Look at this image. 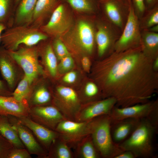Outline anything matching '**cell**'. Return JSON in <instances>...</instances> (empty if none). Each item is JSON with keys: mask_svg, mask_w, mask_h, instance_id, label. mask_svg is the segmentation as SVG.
<instances>
[{"mask_svg": "<svg viewBox=\"0 0 158 158\" xmlns=\"http://www.w3.org/2000/svg\"><path fill=\"white\" fill-rule=\"evenodd\" d=\"M111 120L109 114L94 119L90 134L93 142L101 157L114 158L123 151L113 140L111 132Z\"/></svg>", "mask_w": 158, "mask_h": 158, "instance_id": "obj_4", "label": "cell"}, {"mask_svg": "<svg viewBox=\"0 0 158 158\" xmlns=\"http://www.w3.org/2000/svg\"><path fill=\"white\" fill-rule=\"evenodd\" d=\"M67 143L59 136L52 143L46 158H73L74 152Z\"/></svg>", "mask_w": 158, "mask_h": 158, "instance_id": "obj_23", "label": "cell"}, {"mask_svg": "<svg viewBox=\"0 0 158 158\" xmlns=\"http://www.w3.org/2000/svg\"><path fill=\"white\" fill-rule=\"evenodd\" d=\"M56 3V0H37L32 20L36 22L42 19L53 10Z\"/></svg>", "mask_w": 158, "mask_h": 158, "instance_id": "obj_26", "label": "cell"}, {"mask_svg": "<svg viewBox=\"0 0 158 158\" xmlns=\"http://www.w3.org/2000/svg\"><path fill=\"white\" fill-rule=\"evenodd\" d=\"M43 57L49 73L52 76H55L58 70L57 58L51 45H48L46 47Z\"/></svg>", "mask_w": 158, "mask_h": 158, "instance_id": "obj_28", "label": "cell"}, {"mask_svg": "<svg viewBox=\"0 0 158 158\" xmlns=\"http://www.w3.org/2000/svg\"><path fill=\"white\" fill-rule=\"evenodd\" d=\"M0 133L14 147L25 148L7 116L0 115Z\"/></svg>", "mask_w": 158, "mask_h": 158, "instance_id": "obj_21", "label": "cell"}, {"mask_svg": "<svg viewBox=\"0 0 158 158\" xmlns=\"http://www.w3.org/2000/svg\"><path fill=\"white\" fill-rule=\"evenodd\" d=\"M14 0H0V22L4 24Z\"/></svg>", "mask_w": 158, "mask_h": 158, "instance_id": "obj_32", "label": "cell"}, {"mask_svg": "<svg viewBox=\"0 0 158 158\" xmlns=\"http://www.w3.org/2000/svg\"><path fill=\"white\" fill-rule=\"evenodd\" d=\"M133 4L137 11L140 13H143L145 8L144 0H133Z\"/></svg>", "mask_w": 158, "mask_h": 158, "instance_id": "obj_38", "label": "cell"}, {"mask_svg": "<svg viewBox=\"0 0 158 158\" xmlns=\"http://www.w3.org/2000/svg\"><path fill=\"white\" fill-rule=\"evenodd\" d=\"M72 20L64 6L60 4L54 10L48 22L42 28L45 33L53 36H61L72 26Z\"/></svg>", "mask_w": 158, "mask_h": 158, "instance_id": "obj_13", "label": "cell"}, {"mask_svg": "<svg viewBox=\"0 0 158 158\" xmlns=\"http://www.w3.org/2000/svg\"><path fill=\"white\" fill-rule=\"evenodd\" d=\"M151 32H158V25H154L151 27Z\"/></svg>", "mask_w": 158, "mask_h": 158, "instance_id": "obj_46", "label": "cell"}, {"mask_svg": "<svg viewBox=\"0 0 158 158\" xmlns=\"http://www.w3.org/2000/svg\"><path fill=\"white\" fill-rule=\"evenodd\" d=\"M141 45L114 51L97 62L92 77L103 99L112 97L116 106L124 107L150 101L158 89V73Z\"/></svg>", "mask_w": 158, "mask_h": 158, "instance_id": "obj_1", "label": "cell"}, {"mask_svg": "<svg viewBox=\"0 0 158 158\" xmlns=\"http://www.w3.org/2000/svg\"><path fill=\"white\" fill-rule=\"evenodd\" d=\"M142 51L148 58L153 61L158 56V34L152 32H144L141 39Z\"/></svg>", "mask_w": 158, "mask_h": 158, "instance_id": "obj_19", "label": "cell"}, {"mask_svg": "<svg viewBox=\"0 0 158 158\" xmlns=\"http://www.w3.org/2000/svg\"><path fill=\"white\" fill-rule=\"evenodd\" d=\"M6 27L4 24L0 22V42L1 40V36L2 32L6 29Z\"/></svg>", "mask_w": 158, "mask_h": 158, "instance_id": "obj_44", "label": "cell"}, {"mask_svg": "<svg viewBox=\"0 0 158 158\" xmlns=\"http://www.w3.org/2000/svg\"><path fill=\"white\" fill-rule=\"evenodd\" d=\"M157 0H144L145 3V2L147 5L150 6L154 4Z\"/></svg>", "mask_w": 158, "mask_h": 158, "instance_id": "obj_45", "label": "cell"}, {"mask_svg": "<svg viewBox=\"0 0 158 158\" xmlns=\"http://www.w3.org/2000/svg\"><path fill=\"white\" fill-rule=\"evenodd\" d=\"M157 128L158 125L149 119H141L131 135L119 146L123 151L131 152L136 158L152 157L153 139Z\"/></svg>", "mask_w": 158, "mask_h": 158, "instance_id": "obj_2", "label": "cell"}, {"mask_svg": "<svg viewBox=\"0 0 158 158\" xmlns=\"http://www.w3.org/2000/svg\"><path fill=\"white\" fill-rule=\"evenodd\" d=\"M30 107L27 101L18 100L11 96L0 95V115L20 118L28 116Z\"/></svg>", "mask_w": 158, "mask_h": 158, "instance_id": "obj_16", "label": "cell"}, {"mask_svg": "<svg viewBox=\"0 0 158 158\" xmlns=\"http://www.w3.org/2000/svg\"><path fill=\"white\" fill-rule=\"evenodd\" d=\"M110 34L104 26H98L95 34V40L97 45L98 55L100 57L104 55L111 45V39Z\"/></svg>", "mask_w": 158, "mask_h": 158, "instance_id": "obj_24", "label": "cell"}, {"mask_svg": "<svg viewBox=\"0 0 158 158\" xmlns=\"http://www.w3.org/2000/svg\"><path fill=\"white\" fill-rule=\"evenodd\" d=\"M153 67L154 70L157 72L158 71V56L156 58L153 62Z\"/></svg>", "mask_w": 158, "mask_h": 158, "instance_id": "obj_42", "label": "cell"}, {"mask_svg": "<svg viewBox=\"0 0 158 158\" xmlns=\"http://www.w3.org/2000/svg\"><path fill=\"white\" fill-rule=\"evenodd\" d=\"M94 119L82 122L64 119L58 124L55 130L59 133L60 138L74 149L81 140L91 134Z\"/></svg>", "mask_w": 158, "mask_h": 158, "instance_id": "obj_7", "label": "cell"}, {"mask_svg": "<svg viewBox=\"0 0 158 158\" xmlns=\"http://www.w3.org/2000/svg\"><path fill=\"white\" fill-rule=\"evenodd\" d=\"M158 23V11L157 10L154 11L148 18L146 23L147 27H151L157 25Z\"/></svg>", "mask_w": 158, "mask_h": 158, "instance_id": "obj_36", "label": "cell"}, {"mask_svg": "<svg viewBox=\"0 0 158 158\" xmlns=\"http://www.w3.org/2000/svg\"><path fill=\"white\" fill-rule=\"evenodd\" d=\"M8 54L23 69L25 76L31 84L42 72L36 49L32 47L22 48L17 50L7 51Z\"/></svg>", "mask_w": 158, "mask_h": 158, "instance_id": "obj_9", "label": "cell"}, {"mask_svg": "<svg viewBox=\"0 0 158 158\" xmlns=\"http://www.w3.org/2000/svg\"><path fill=\"white\" fill-rule=\"evenodd\" d=\"M82 67L86 72H90L91 69V61L89 58L86 56H83L82 59Z\"/></svg>", "mask_w": 158, "mask_h": 158, "instance_id": "obj_39", "label": "cell"}, {"mask_svg": "<svg viewBox=\"0 0 158 158\" xmlns=\"http://www.w3.org/2000/svg\"><path fill=\"white\" fill-rule=\"evenodd\" d=\"M31 154L25 148L15 147L10 152L7 158H31Z\"/></svg>", "mask_w": 158, "mask_h": 158, "instance_id": "obj_35", "label": "cell"}, {"mask_svg": "<svg viewBox=\"0 0 158 158\" xmlns=\"http://www.w3.org/2000/svg\"><path fill=\"white\" fill-rule=\"evenodd\" d=\"M60 60V63L58 65L57 70L60 73L68 72L73 68L74 61L71 54L63 57Z\"/></svg>", "mask_w": 158, "mask_h": 158, "instance_id": "obj_34", "label": "cell"}, {"mask_svg": "<svg viewBox=\"0 0 158 158\" xmlns=\"http://www.w3.org/2000/svg\"><path fill=\"white\" fill-rule=\"evenodd\" d=\"M14 147L0 133V158H7Z\"/></svg>", "mask_w": 158, "mask_h": 158, "instance_id": "obj_33", "label": "cell"}, {"mask_svg": "<svg viewBox=\"0 0 158 158\" xmlns=\"http://www.w3.org/2000/svg\"><path fill=\"white\" fill-rule=\"evenodd\" d=\"M29 99L31 104L30 107L47 105L51 101V95L45 87H40L33 92Z\"/></svg>", "mask_w": 158, "mask_h": 158, "instance_id": "obj_27", "label": "cell"}, {"mask_svg": "<svg viewBox=\"0 0 158 158\" xmlns=\"http://www.w3.org/2000/svg\"><path fill=\"white\" fill-rule=\"evenodd\" d=\"M116 104L115 99L109 97L82 104L75 121H88L101 116L109 115Z\"/></svg>", "mask_w": 158, "mask_h": 158, "instance_id": "obj_11", "label": "cell"}, {"mask_svg": "<svg viewBox=\"0 0 158 158\" xmlns=\"http://www.w3.org/2000/svg\"><path fill=\"white\" fill-rule=\"evenodd\" d=\"M17 118L32 132L39 142L47 152L52 142L59 136L56 131L35 122L29 116Z\"/></svg>", "mask_w": 158, "mask_h": 158, "instance_id": "obj_15", "label": "cell"}, {"mask_svg": "<svg viewBox=\"0 0 158 158\" xmlns=\"http://www.w3.org/2000/svg\"><path fill=\"white\" fill-rule=\"evenodd\" d=\"M37 0H21L18 4L16 21L18 24L31 22Z\"/></svg>", "mask_w": 158, "mask_h": 158, "instance_id": "obj_22", "label": "cell"}, {"mask_svg": "<svg viewBox=\"0 0 158 158\" xmlns=\"http://www.w3.org/2000/svg\"><path fill=\"white\" fill-rule=\"evenodd\" d=\"M11 59L7 51L0 50V71L11 89L14 87L17 78L16 70Z\"/></svg>", "mask_w": 158, "mask_h": 158, "instance_id": "obj_18", "label": "cell"}, {"mask_svg": "<svg viewBox=\"0 0 158 158\" xmlns=\"http://www.w3.org/2000/svg\"><path fill=\"white\" fill-rule=\"evenodd\" d=\"M119 3H121L123 5H126V6H129L130 3L131 2L130 0H115Z\"/></svg>", "mask_w": 158, "mask_h": 158, "instance_id": "obj_43", "label": "cell"}, {"mask_svg": "<svg viewBox=\"0 0 158 158\" xmlns=\"http://www.w3.org/2000/svg\"><path fill=\"white\" fill-rule=\"evenodd\" d=\"M6 116L30 154L36 155L38 158H46L47 151L36 140L32 132L20 123L17 117L11 115Z\"/></svg>", "mask_w": 158, "mask_h": 158, "instance_id": "obj_14", "label": "cell"}, {"mask_svg": "<svg viewBox=\"0 0 158 158\" xmlns=\"http://www.w3.org/2000/svg\"><path fill=\"white\" fill-rule=\"evenodd\" d=\"M12 95V93L8 89L3 82L0 80V95L11 96Z\"/></svg>", "mask_w": 158, "mask_h": 158, "instance_id": "obj_40", "label": "cell"}, {"mask_svg": "<svg viewBox=\"0 0 158 158\" xmlns=\"http://www.w3.org/2000/svg\"><path fill=\"white\" fill-rule=\"evenodd\" d=\"M53 46L54 53L59 60L70 54L66 46L61 39H56L54 42Z\"/></svg>", "mask_w": 158, "mask_h": 158, "instance_id": "obj_31", "label": "cell"}, {"mask_svg": "<svg viewBox=\"0 0 158 158\" xmlns=\"http://www.w3.org/2000/svg\"><path fill=\"white\" fill-rule=\"evenodd\" d=\"M28 116L35 122L54 130L61 121L66 119L52 105L30 107Z\"/></svg>", "mask_w": 158, "mask_h": 158, "instance_id": "obj_12", "label": "cell"}, {"mask_svg": "<svg viewBox=\"0 0 158 158\" xmlns=\"http://www.w3.org/2000/svg\"><path fill=\"white\" fill-rule=\"evenodd\" d=\"M133 153L129 151H123L121 153L116 156L114 158H135Z\"/></svg>", "mask_w": 158, "mask_h": 158, "instance_id": "obj_41", "label": "cell"}, {"mask_svg": "<svg viewBox=\"0 0 158 158\" xmlns=\"http://www.w3.org/2000/svg\"><path fill=\"white\" fill-rule=\"evenodd\" d=\"M15 4L16 5H18L21 0H14Z\"/></svg>", "mask_w": 158, "mask_h": 158, "instance_id": "obj_47", "label": "cell"}, {"mask_svg": "<svg viewBox=\"0 0 158 158\" xmlns=\"http://www.w3.org/2000/svg\"><path fill=\"white\" fill-rule=\"evenodd\" d=\"M129 13L123 32L115 44V51H124L140 45L138 20L133 5L129 6Z\"/></svg>", "mask_w": 158, "mask_h": 158, "instance_id": "obj_10", "label": "cell"}, {"mask_svg": "<svg viewBox=\"0 0 158 158\" xmlns=\"http://www.w3.org/2000/svg\"><path fill=\"white\" fill-rule=\"evenodd\" d=\"M52 105L66 119L75 121L82 104L78 93L72 88L58 87L56 88Z\"/></svg>", "mask_w": 158, "mask_h": 158, "instance_id": "obj_8", "label": "cell"}, {"mask_svg": "<svg viewBox=\"0 0 158 158\" xmlns=\"http://www.w3.org/2000/svg\"><path fill=\"white\" fill-rule=\"evenodd\" d=\"M75 10L80 12H90L94 8L90 0H66Z\"/></svg>", "mask_w": 158, "mask_h": 158, "instance_id": "obj_30", "label": "cell"}, {"mask_svg": "<svg viewBox=\"0 0 158 158\" xmlns=\"http://www.w3.org/2000/svg\"><path fill=\"white\" fill-rule=\"evenodd\" d=\"M31 84L28 79L24 75L12 93V96L18 101L27 100L32 95L30 87Z\"/></svg>", "mask_w": 158, "mask_h": 158, "instance_id": "obj_29", "label": "cell"}, {"mask_svg": "<svg viewBox=\"0 0 158 158\" xmlns=\"http://www.w3.org/2000/svg\"><path fill=\"white\" fill-rule=\"evenodd\" d=\"M140 120L130 118L111 121V132L113 141L119 144L127 139L135 128Z\"/></svg>", "mask_w": 158, "mask_h": 158, "instance_id": "obj_17", "label": "cell"}, {"mask_svg": "<svg viewBox=\"0 0 158 158\" xmlns=\"http://www.w3.org/2000/svg\"><path fill=\"white\" fill-rule=\"evenodd\" d=\"M104 6L107 15L116 25L121 27L122 20L120 11L121 6L123 4L115 0H106Z\"/></svg>", "mask_w": 158, "mask_h": 158, "instance_id": "obj_25", "label": "cell"}, {"mask_svg": "<svg viewBox=\"0 0 158 158\" xmlns=\"http://www.w3.org/2000/svg\"><path fill=\"white\" fill-rule=\"evenodd\" d=\"M77 76V74L75 72H68L64 76L63 78V81L67 83H72L75 82Z\"/></svg>", "mask_w": 158, "mask_h": 158, "instance_id": "obj_37", "label": "cell"}, {"mask_svg": "<svg viewBox=\"0 0 158 158\" xmlns=\"http://www.w3.org/2000/svg\"><path fill=\"white\" fill-rule=\"evenodd\" d=\"M74 150V158L101 157L93 142L90 134L81 140Z\"/></svg>", "mask_w": 158, "mask_h": 158, "instance_id": "obj_20", "label": "cell"}, {"mask_svg": "<svg viewBox=\"0 0 158 158\" xmlns=\"http://www.w3.org/2000/svg\"><path fill=\"white\" fill-rule=\"evenodd\" d=\"M111 121L127 118H147L158 125V100H150L124 107L115 106L109 114Z\"/></svg>", "mask_w": 158, "mask_h": 158, "instance_id": "obj_6", "label": "cell"}, {"mask_svg": "<svg viewBox=\"0 0 158 158\" xmlns=\"http://www.w3.org/2000/svg\"><path fill=\"white\" fill-rule=\"evenodd\" d=\"M47 38V35L36 29L22 26L6 30L1 34V41L8 51H13L21 44L32 47Z\"/></svg>", "mask_w": 158, "mask_h": 158, "instance_id": "obj_5", "label": "cell"}, {"mask_svg": "<svg viewBox=\"0 0 158 158\" xmlns=\"http://www.w3.org/2000/svg\"><path fill=\"white\" fill-rule=\"evenodd\" d=\"M95 34L90 23L80 20L62 35L61 39L68 50L76 54H90L94 49Z\"/></svg>", "mask_w": 158, "mask_h": 158, "instance_id": "obj_3", "label": "cell"}]
</instances>
